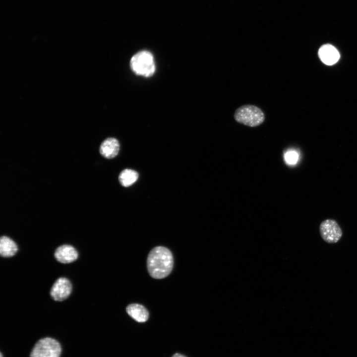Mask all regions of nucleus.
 <instances>
[{"instance_id": "39448f33", "label": "nucleus", "mask_w": 357, "mask_h": 357, "mask_svg": "<svg viewBox=\"0 0 357 357\" xmlns=\"http://www.w3.org/2000/svg\"><path fill=\"white\" fill-rule=\"evenodd\" d=\"M319 232L322 239L329 243L337 242L343 234L340 227L333 219H326L322 221L319 226Z\"/></svg>"}, {"instance_id": "6e6552de", "label": "nucleus", "mask_w": 357, "mask_h": 357, "mask_svg": "<svg viewBox=\"0 0 357 357\" xmlns=\"http://www.w3.org/2000/svg\"><path fill=\"white\" fill-rule=\"evenodd\" d=\"M78 252L71 245H62L57 248L55 252L56 259L62 263H69L78 258Z\"/></svg>"}, {"instance_id": "1a4fd4ad", "label": "nucleus", "mask_w": 357, "mask_h": 357, "mask_svg": "<svg viewBox=\"0 0 357 357\" xmlns=\"http://www.w3.org/2000/svg\"><path fill=\"white\" fill-rule=\"evenodd\" d=\"M119 150V144L114 138H108L104 140L100 147V153L104 157L111 159L116 157Z\"/></svg>"}, {"instance_id": "f03ea898", "label": "nucleus", "mask_w": 357, "mask_h": 357, "mask_svg": "<svg viewBox=\"0 0 357 357\" xmlns=\"http://www.w3.org/2000/svg\"><path fill=\"white\" fill-rule=\"evenodd\" d=\"M234 118L238 123L249 127H256L265 120L264 112L259 107L253 105H244L236 110Z\"/></svg>"}, {"instance_id": "20e7f679", "label": "nucleus", "mask_w": 357, "mask_h": 357, "mask_svg": "<svg viewBox=\"0 0 357 357\" xmlns=\"http://www.w3.org/2000/svg\"><path fill=\"white\" fill-rule=\"evenodd\" d=\"M61 351L60 345L57 340L46 337L36 343L30 357H60Z\"/></svg>"}, {"instance_id": "f8f14e48", "label": "nucleus", "mask_w": 357, "mask_h": 357, "mask_svg": "<svg viewBox=\"0 0 357 357\" xmlns=\"http://www.w3.org/2000/svg\"><path fill=\"white\" fill-rule=\"evenodd\" d=\"M138 178L137 172L133 170L126 169L120 173L119 180L122 186L128 187L133 184L137 180Z\"/></svg>"}, {"instance_id": "ddd939ff", "label": "nucleus", "mask_w": 357, "mask_h": 357, "mask_svg": "<svg viewBox=\"0 0 357 357\" xmlns=\"http://www.w3.org/2000/svg\"><path fill=\"white\" fill-rule=\"evenodd\" d=\"M284 159L287 164L293 165L298 162V154L296 151H287L284 154Z\"/></svg>"}, {"instance_id": "423d86ee", "label": "nucleus", "mask_w": 357, "mask_h": 357, "mask_svg": "<svg viewBox=\"0 0 357 357\" xmlns=\"http://www.w3.org/2000/svg\"><path fill=\"white\" fill-rule=\"evenodd\" d=\"M72 286L70 281L66 278H60L53 285L50 294L56 301H62L66 299L70 295Z\"/></svg>"}, {"instance_id": "2eb2a0df", "label": "nucleus", "mask_w": 357, "mask_h": 357, "mask_svg": "<svg viewBox=\"0 0 357 357\" xmlns=\"http://www.w3.org/2000/svg\"><path fill=\"white\" fill-rule=\"evenodd\" d=\"M0 357H2V355L1 353H0Z\"/></svg>"}, {"instance_id": "9d476101", "label": "nucleus", "mask_w": 357, "mask_h": 357, "mask_svg": "<svg viewBox=\"0 0 357 357\" xmlns=\"http://www.w3.org/2000/svg\"><path fill=\"white\" fill-rule=\"evenodd\" d=\"M126 311L131 318L138 322H144L149 317V313L146 308L139 304L132 303L128 305Z\"/></svg>"}, {"instance_id": "7ed1b4c3", "label": "nucleus", "mask_w": 357, "mask_h": 357, "mask_svg": "<svg viewBox=\"0 0 357 357\" xmlns=\"http://www.w3.org/2000/svg\"><path fill=\"white\" fill-rule=\"evenodd\" d=\"M130 66L136 74L145 77L152 76L155 70L153 55L146 51L135 54L131 59Z\"/></svg>"}, {"instance_id": "0eeeda50", "label": "nucleus", "mask_w": 357, "mask_h": 357, "mask_svg": "<svg viewBox=\"0 0 357 357\" xmlns=\"http://www.w3.org/2000/svg\"><path fill=\"white\" fill-rule=\"evenodd\" d=\"M318 54L321 60L328 65L336 63L340 59V54L337 49L329 44L321 46Z\"/></svg>"}, {"instance_id": "9b49d317", "label": "nucleus", "mask_w": 357, "mask_h": 357, "mask_svg": "<svg viewBox=\"0 0 357 357\" xmlns=\"http://www.w3.org/2000/svg\"><path fill=\"white\" fill-rule=\"evenodd\" d=\"M18 247L15 242L9 238L2 236L0 240V254L4 257H12L15 254Z\"/></svg>"}, {"instance_id": "f257e3e1", "label": "nucleus", "mask_w": 357, "mask_h": 357, "mask_svg": "<svg viewBox=\"0 0 357 357\" xmlns=\"http://www.w3.org/2000/svg\"><path fill=\"white\" fill-rule=\"evenodd\" d=\"M173 256L167 247L158 246L153 248L147 257V267L150 275L156 279H163L172 272Z\"/></svg>"}, {"instance_id": "4468645a", "label": "nucleus", "mask_w": 357, "mask_h": 357, "mask_svg": "<svg viewBox=\"0 0 357 357\" xmlns=\"http://www.w3.org/2000/svg\"><path fill=\"white\" fill-rule=\"evenodd\" d=\"M172 357H186L183 355L180 354L179 353H176L174 354Z\"/></svg>"}]
</instances>
